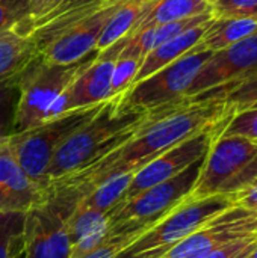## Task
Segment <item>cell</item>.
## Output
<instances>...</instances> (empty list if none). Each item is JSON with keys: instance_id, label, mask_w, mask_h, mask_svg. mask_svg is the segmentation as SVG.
Here are the masks:
<instances>
[{"instance_id": "6da1fadb", "label": "cell", "mask_w": 257, "mask_h": 258, "mask_svg": "<svg viewBox=\"0 0 257 258\" xmlns=\"http://www.w3.org/2000/svg\"><path fill=\"white\" fill-rule=\"evenodd\" d=\"M235 113L224 100H201L195 95L148 109L141 128L121 147L88 169L56 180L74 189L82 198L105 180L135 172L159 154ZM53 183V181H52Z\"/></svg>"}, {"instance_id": "7a4b0ae2", "label": "cell", "mask_w": 257, "mask_h": 258, "mask_svg": "<svg viewBox=\"0 0 257 258\" xmlns=\"http://www.w3.org/2000/svg\"><path fill=\"white\" fill-rule=\"evenodd\" d=\"M124 94L106 100L101 109L61 145L47 174L48 183L88 169L126 144L141 128L148 109L126 106Z\"/></svg>"}, {"instance_id": "3957f363", "label": "cell", "mask_w": 257, "mask_h": 258, "mask_svg": "<svg viewBox=\"0 0 257 258\" xmlns=\"http://www.w3.org/2000/svg\"><path fill=\"white\" fill-rule=\"evenodd\" d=\"M97 54L98 50L73 63H52L36 54L21 71L18 80L14 135L44 122L52 106L94 62Z\"/></svg>"}, {"instance_id": "277c9868", "label": "cell", "mask_w": 257, "mask_h": 258, "mask_svg": "<svg viewBox=\"0 0 257 258\" xmlns=\"http://www.w3.org/2000/svg\"><path fill=\"white\" fill-rule=\"evenodd\" d=\"M206 156L176 177L141 192L132 200L123 201L108 215L109 231L118 234H142L161 222L188 200L195 187Z\"/></svg>"}, {"instance_id": "5b68a950", "label": "cell", "mask_w": 257, "mask_h": 258, "mask_svg": "<svg viewBox=\"0 0 257 258\" xmlns=\"http://www.w3.org/2000/svg\"><path fill=\"white\" fill-rule=\"evenodd\" d=\"M257 180V142L242 136H224L212 144L191 198L236 197Z\"/></svg>"}, {"instance_id": "8992f818", "label": "cell", "mask_w": 257, "mask_h": 258, "mask_svg": "<svg viewBox=\"0 0 257 258\" xmlns=\"http://www.w3.org/2000/svg\"><path fill=\"white\" fill-rule=\"evenodd\" d=\"M106 101L65 112L47 119L9 139V148L21 171L39 187L48 184V169L61 145L85 122H88Z\"/></svg>"}, {"instance_id": "52a82bcc", "label": "cell", "mask_w": 257, "mask_h": 258, "mask_svg": "<svg viewBox=\"0 0 257 258\" xmlns=\"http://www.w3.org/2000/svg\"><path fill=\"white\" fill-rule=\"evenodd\" d=\"M235 206V197L212 195L195 200L188 197L177 209L144 231L117 258H161L185 237Z\"/></svg>"}, {"instance_id": "ba28073f", "label": "cell", "mask_w": 257, "mask_h": 258, "mask_svg": "<svg viewBox=\"0 0 257 258\" xmlns=\"http://www.w3.org/2000/svg\"><path fill=\"white\" fill-rule=\"evenodd\" d=\"M211 56L212 51L191 50L147 79L132 85L124 94V104L147 110L186 97L195 76Z\"/></svg>"}, {"instance_id": "9c48e42d", "label": "cell", "mask_w": 257, "mask_h": 258, "mask_svg": "<svg viewBox=\"0 0 257 258\" xmlns=\"http://www.w3.org/2000/svg\"><path fill=\"white\" fill-rule=\"evenodd\" d=\"M232 116L233 113L226 116L220 122L211 125L209 128L197 133L195 136L183 141L182 144L173 147L171 150L159 154L156 159H153L151 162H148L147 165L135 171L124 201L132 200L141 192L176 177L177 174L185 171L188 166H191L194 162L204 157L209 153L215 139L224 132Z\"/></svg>"}, {"instance_id": "30bf717a", "label": "cell", "mask_w": 257, "mask_h": 258, "mask_svg": "<svg viewBox=\"0 0 257 258\" xmlns=\"http://www.w3.org/2000/svg\"><path fill=\"white\" fill-rule=\"evenodd\" d=\"M73 209L45 194L24 218V258H68V219Z\"/></svg>"}, {"instance_id": "8fae6325", "label": "cell", "mask_w": 257, "mask_h": 258, "mask_svg": "<svg viewBox=\"0 0 257 258\" xmlns=\"http://www.w3.org/2000/svg\"><path fill=\"white\" fill-rule=\"evenodd\" d=\"M257 236V213L233 206L185 237L161 258H203L236 239Z\"/></svg>"}, {"instance_id": "7c38bea8", "label": "cell", "mask_w": 257, "mask_h": 258, "mask_svg": "<svg viewBox=\"0 0 257 258\" xmlns=\"http://www.w3.org/2000/svg\"><path fill=\"white\" fill-rule=\"evenodd\" d=\"M127 39L129 36L98 51L94 62L67 88V91L52 106L47 119H52L55 116H59L74 109L100 104L109 100L114 67L117 57L120 56L121 50L127 44Z\"/></svg>"}, {"instance_id": "4fadbf2b", "label": "cell", "mask_w": 257, "mask_h": 258, "mask_svg": "<svg viewBox=\"0 0 257 258\" xmlns=\"http://www.w3.org/2000/svg\"><path fill=\"white\" fill-rule=\"evenodd\" d=\"M253 74H257V32L230 47L214 51L186 95L192 97L227 83L242 82Z\"/></svg>"}, {"instance_id": "5bb4252c", "label": "cell", "mask_w": 257, "mask_h": 258, "mask_svg": "<svg viewBox=\"0 0 257 258\" xmlns=\"http://www.w3.org/2000/svg\"><path fill=\"white\" fill-rule=\"evenodd\" d=\"M112 14L114 12L97 15L62 32L41 47L38 54L52 63H73L86 57L97 50L98 39Z\"/></svg>"}, {"instance_id": "9a60e30c", "label": "cell", "mask_w": 257, "mask_h": 258, "mask_svg": "<svg viewBox=\"0 0 257 258\" xmlns=\"http://www.w3.org/2000/svg\"><path fill=\"white\" fill-rule=\"evenodd\" d=\"M44 197L45 189L21 171L9 144L0 145V213H26L41 204Z\"/></svg>"}, {"instance_id": "2e32d148", "label": "cell", "mask_w": 257, "mask_h": 258, "mask_svg": "<svg viewBox=\"0 0 257 258\" xmlns=\"http://www.w3.org/2000/svg\"><path fill=\"white\" fill-rule=\"evenodd\" d=\"M211 23H212V20L201 23L198 26H194L179 35H176L174 38L168 39L167 42L161 44L150 53H147L144 56L141 68L133 80V85L147 79L148 76L155 74L156 71L162 70L164 67L170 65L171 62L177 60L179 57L185 56L186 53H189L198 44V41L203 38V35L206 33Z\"/></svg>"}, {"instance_id": "e0dca14e", "label": "cell", "mask_w": 257, "mask_h": 258, "mask_svg": "<svg viewBox=\"0 0 257 258\" xmlns=\"http://www.w3.org/2000/svg\"><path fill=\"white\" fill-rule=\"evenodd\" d=\"M36 54V44L17 26L0 33V80L20 74Z\"/></svg>"}, {"instance_id": "ac0fdd59", "label": "cell", "mask_w": 257, "mask_h": 258, "mask_svg": "<svg viewBox=\"0 0 257 258\" xmlns=\"http://www.w3.org/2000/svg\"><path fill=\"white\" fill-rule=\"evenodd\" d=\"M256 32V18H214L206 33L192 50L214 53L230 47Z\"/></svg>"}, {"instance_id": "d6986e66", "label": "cell", "mask_w": 257, "mask_h": 258, "mask_svg": "<svg viewBox=\"0 0 257 258\" xmlns=\"http://www.w3.org/2000/svg\"><path fill=\"white\" fill-rule=\"evenodd\" d=\"M211 11H212V5L206 0H161L144 17V20L139 23L135 32L144 27H151V26L192 18V17H197Z\"/></svg>"}, {"instance_id": "ffe728a7", "label": "cell", "mask_w": 257, "mask_h": 258, "mask_svg": "<svg viewBox=\"0 0 257 258\" xmlns=\"http://www.w3.org/2000/svg\"><path fill=\"white\" fill-rule=\"evenodd\" d=\"M133 174L135 172H126L105 180L97 187H94L89 194H86L82 198V201L100 210L101 213L109 215L126 200V194L133 178Z\"/></svg>"}, {"instance_id": "44dd1931", "label": "cell", "mask_w": 257, "mask_h": 258, "mask_svg": "<svg viewBox=\"0 0 257 258\" xmlns=\"http://www.w3.org/2000/svg\"><path fill=\"white\" fill-rule=\"evenodd\" d=\"M26 213H0V258H24Z\"/></svg>"}, {"instance_id": "7402d4cb", "label": "cell", "mask_w": 257, "mask_h": 258, "mask_svg": "<svg viewBox=\"0 0 257 258\" xmlns=\"http://www.w3.org/2000/svg\"><path fill=\"white\" fill-rule=\"evenodd\" d=\"M108 215L101 213L100 210L88 206L80 200V203L73 210L70 219H68V234H70V243L74 245L79 240L85 239L86 236L108 228Z\"/></svg>"}, {"instance_id": "603a6c76", "label": "cell", "mask_w": 257, "mask_h": 258, "mask_svg": "<svg viewBox=\"0 0 257 258\" xmlns=\"http://www.w3.org/2000/svg\"><path fill=\"white\" fill-rule=\"evenodd\" d=\"M20 74L0 80V145L9 142L15 130V112L18 101V80Z\"/></svg>"}, {"instance_id": "cb8c5ba5", "label": "cell", "mask_w": 257, "mask_h": 258, "mask_svg": "<svg viewBox=\"0 0 257 258\" xmlns=\"http://www.w3.org/2000/svg\"><path fill=\"white\" fill-rule=\"evenodd\" d=\"M85 2H89V0H47L44 6L33 17L24 20L17 27L20 29V32L26 35H32Z\"/></svg>"}, {"instance_id": "d4e9b609", "label": "cell", "mask_w": 257, "mask_h": 258, "mask_svg": "<svg viewBox=\"0 0 257 258\" xmlns=\"http://www.w3.org/2000/svg\"><path fill=\"white\" fill-rule=\"evenodd\" d=\"M142 60H144L142 56L130 54L121 50L120 56L117 57L114 73H112L111 97H115L129 91V88L133 85V80L141 68Z\"/></svg>"}, {"instance_id": "484cf974", "label": "cell", "mask_w": 257, "mask_h": 258, "mask_svg": "<svg viewBox=\"0 0 257 258\" xmlns=\"http://www.w3.org/2000/svg\"><path fill=\"white\" fill-rule=\"evenodd\" d=\"M224 103L235 113L257 109V74H253L235 85L224 97Z\"/></svg>"}, {"instance_id": "4316f807", "label": "cell", "mask_w": 257, "mask_h": 258, "mask_svg": "<svg viewBox=\"0 0 257 258\" xmlns=\"http://www.w3.org/2000/svg\"><path fill=\"white\" fill-rule=\"evenodd\" d=\"M141 234H118V233H111L108 230L106 239L97 248H94L92 251L79 258H117L121 251H124Z\"/></svg>"}, {"instance_id": "83f0119b", "label": "cell", "mask_w": 257, "mask_h": 258, "mask_svg": "<svg viewBox=\"0 0 257 258\" xmlns=\"http://www.w3.org/2000/svg\"><path fill=\"white\" fill-rule=\"evenodd\" d=\"M223 135L224 136H242V138L257 142V109L233 113Z\"/></svg>"}, {"instance_id": "f1b7e54d", "label": "cell", "mask_w": 257, "mask_h": 258, "mask_svg": "<svg viewBox=\"0 0 257 258\" xmlns=\"http://www.w3.org/2000/svg\"><path fill=\"white\" fill-rule=\"evenodd\" d=\"M215 18H256L257 0H217L212 5Z\"/></svg>"}, {"instance_id": "f546056e", "label": "cell", "mask_w": 257, "mask_h": 258, "mask_svg": "<svg viewBox=\"0 0 257 258\" xmlns=\"http://www.w3.org/2000/svg\"><path fill=\"white\" fill-rule=\"evenodd\" d=\"M27 14V0H0V33L18 26Z\"/></svg>"}, {"instance_id": "4dcf8cb0", "label": "cell", "mask_w": 257, "mask_h": 258, "mask_svg": "<svg viewBox=\"0 0 257 258\" xmlns=\"http://www.w3.org/2000/svg\"><path fill=\"white\" fill-rule=\"evenodd\" d=\"M257 246V236H247L223 245L203 258H247Z\"/></svg>"}, {"instance_id": "1f68e13d", "label": "cell", "mask_w": 257, "mask_h": 258, "mask_svg": "<svg viewBox=\"0 0 257 258\" xmlns=\"http://www.w3.org/2000/svg\"><path fill=\"white\" fill-rule=\"evenodd\" d=\"M235 206L257 213V187H250L235 197Z\"/></svg>"}, {"instance_id": "d6a6232c", "label": "cell", "mask_w": 257, "mask_h": 258, "mask_svg": "<svg viewBox=\"0 0 257 258\" xmlns=\"http://www.w3.org/2000/svg\"><path fill=\"white\" fill-rule=\"evenodd\" d=\"M47 0H27V6H29V14H27V17H26V20L27 18H30V17H33L42 6H44V3H45ZM24 21V20H23ZM21 21V23H23Z\"/></svg>"}, {"instance_id": "836d02e7", "label": "cell", "mask_w": 257, "mask_h": 258, "mask_svg": "<svg viewBox=\"0 0 257 258\" xmlns=\"http://www.w3.org/2000/svg\"><path fill=\"white\" fill-rule=\"evenodd\" d=\"M247 258H257V246L253 249V251H251V254H250Z\"/></svg>"}, {"instance_id": "e575fe53", "label": "cell", "mask_w": 257, "mask_h": 258, "mask_svg": "<svg viewBox=\"0 0 257 258\" xmlns=\"http://www.w3.org/2000/svg\"><path fill=\"white\" fill-rule=\"evenodd\" d=\"M206 2H209V3H211V5H214V3H215V2H217V0H206Z\"/></svg>"}, {"instance_id": "d590c367", "label": "cell", "mask_w": 257, "mask_h": 258, "mask_svg": "<svg viewBox=\"0 0 257 258\" xmlns=\"http://www.w3.org/2000/svg\"><path fill=\"white\" fill-rule=\"evenodd\" d=\"M251 187H257V180L253 183V186H251Z\"/></svg>"}]
</instances>
